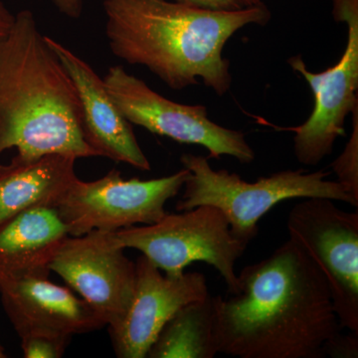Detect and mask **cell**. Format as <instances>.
Masks as SVG:
<instances>
[{
    "label": "cell",
    "instance_id": "6da1fadb",
    "mask_svg": "<svg viewBox=\"0 0 358 358\" xmlns=\"http://www.w3.org/2000/svg\"><path fill=\"white\" fill-rule=\"evenodd\" d=\"M239 292L217 296L219 353L240 358H322L341 333L320 268L291 240L238 275Z\"/></svg>",
    "mask_w": 358,
    "mask_h": 358
},
{
    "label": "cell",
    "instance_id": "7a4b0ae2",
    "mask_svg": "<svg viewBox=\"0 0 358 358\" xmlns=\"http://www.w3.org/2000/svg\"><path fill=\"white\" fill-rule=\"evenodd\" d=\"M110 51L124 62L147 67L173 90L203 81L219 96L229 91L228 40L249 24L264 26L263 3L238 10H210L167 0H105Z\"/></svg>",
    "mask_w": 358,
    "mask_h": 358
},
{
    "label": "cell",
    "instance_id": "3957f363",
    "mask_svg": "<svg viewBox=\"0 0 358 358\" xmlns=\"http://www.w3.org/2000/svg\"><path fill=\"white\" fill-rule=\"evenodd\" d=\"M11 148L20 160L96 157L84 138L76 87L28 9L0 37V157Z\"/></svg>",
    "mask_w": 358,
    "mask_h": 358
},
{
    "label": "cell",
    "instance_id": "277c9868",
    "mask_svg": "<svg viewBox=\"0 0 358 358\" xmlns=\"http://www.w3.org/2000/svg\"><path fill=\"white\" fill-rule=\"evenodd\" d=\"M180 162L189 176L176 210H190L202 205L216 207L225 214L235 236L248 245L258 234L259 221L285 200L327 199L358 206V200L338 181L327 180L329 173L324 171L307 173L303 169H288L247 182L237 173L215 171L201 155L185 154Z\"/></svg>",
    "mask_w": 358,
    "mask_h": 358
},
{
    "label": "cell",
    "instance_id": "5b68a950",
    "mask_svg": "<svg viewBox=\"0 0 358 358\" xmlns=\"http://www.w3.org/2000/svg\"><path fill=\"white\" fill-rule=\"evenodd\" d=\"M115 236L124 249L138 250L167 275L178 277L190 264L204 262L221 275L228 293L239 292L235 265L248 244L235 236L225 214L216 207L166 213L157 223L115 231Z\"/></svg>",
    "mask_w": 358,
    "mask_h": 358
},
{
    "label": "cell",
    "instance_id": "8992f818",
    "mask_svg": "<svg viewBox=\"0 0 358 358\" xmlns=\"http://www.w3.org/2000/svg\"><path fill=\"white\" fill-rule=\"evenodd\" d=\"M289 211V239L326 279L341 327L358 333V213L305 199Z\"/></svg>",
    "mask_w": 358,
    "mask_h": 358
},
{
    "label": "cell",
    "instance_id": "52a82bcc",
    "mask_svg": "<svg viewBox=\"0 0 358 358\" xmlns=\"http://www.w3.org/2000/svg\"><path fill=\"white\" fill-rule=\"evenodd\" d=\"M189 171L183 167L164 178L126 179L117 169L93 181L78 178L56 208L70 236L92 230L115 232L157 223L166 215V204L182 189Z\"/></svg>",
    "mask_w": 358,
    "mask_h": 358
},
{
    "label": "cell",
    "instance_id": "ba28073f",
    "mask_svg": "<svg viewBox=\"0 0 358 358\" xmlns=\"http://www.w3.org/2000/svg\"><path fill=\"white\" fill-rule=\"evenodd\" d=\"M103 82L115 105L131 124L178 143L201 145L213 159L230 155L242 164L255 159L245 134L212 122L205 106L169 100L122 66L110 67Z\"/></svg>",
    "mask_w": 358,
    "mask_h": 358
},
{
    "label": "cell",
    "instance_id": "9c48e42d",
    "mask_svg": "<svg viewBox=\"0 0 358 358\" xmlns=\"http://www.w3.org/2000/svg\"><path fill=\"white\" fill-rule=\"evenodd\" d=\"M334 20L348 24V45L338 64L320 73L307 69L301 56L289 59L294 71L310 85L315 105L310 117L292 128L294 155L301 164L317 166L345 136L346 117L357 108L358 0H333Z\"/></svg>",
    "mask_w": 358,
    "mask_h": 358
},
{
    "label": "cell",
    "instance_id": "30bf717a",
    "mask_svg": "<svg viewBox=\"0 0 358 358\" xmlns=\"http://www.w3.org/2000/svg\"><path fill=\"white\" fill-rule=\"evenodd\" d=\"M115 232L92 230L81 236H68L50 264L103 320L117 327L133 300L136 264L124 254Z\"/></svg>",
    "mask_w": 358,
    "mask_h": 358
},
{
    "label": "cell",
    "instance_id": "8fae6325",
    "mask_svg": "<svg viewBox=\"0 0 358 358\" xmlns=\"http://www.w3.org/2000/svg\"><path fill=\"white\" fill-rule=\"evenodd\" d=\"M133 300L117 327L109 329L115 355L145 358L164 324L181 308L208 296L206 278L199 272L167 275L147 257H138Z\"/></svg>",
    "mask_w": 358,
    "mask_h": 358
},
{
    "label": "cell",
    "instance_id": "7c38bea8",
    "mask_svg": "<svg viewBox=\"0 0 358 358\" xmlns=\"http://www.w3.org/2000/svg\"><path fill=\"white\" fill-rule=\"evenodd\" d=\"M0 300L20 338L33 334L72 338L106 327L86 301L49 281L48 275L0 281Z\"/></svg>",
    "mask_w": 358,
    "mask_h": 358
},
{
    "label": "cell",
    "instance_id": "4fadbf2b",
    "mask_svg": "<svg viewBox=\"0 0 358 358\" xmlns=\"http://www.w3.org/2000/svg\"><path fill=\"white\" fill-rule=\"evenodd\" d=\"M46 38L76 87L84 138L96 157L150 171V160L138 145L131 122L115 105L103 79L65 45L51 37Z\"/></svg>",
    "mask_w": 358,
    "mask_h": 358
},
{
    "label": "cell",
    "instance_id": "5bb4252c",
    "mask_svg": "<svg viewBox=\"0 0 358 358\" xmlns=\"http://www.w3.org/2000/svg\"><path fill=\"white\" fill-rule=\"evenodd\" d=\"M68 236L69 228L56 207H33L0 224V281L49 275Z\"/></svg>",
    "mask_w": 358,
    "mask_h": 358
},
{
    "label": "cell",
    "instance_id": "9a60e30c",
    "mask_svg": "<svg viewBox=\"0 0 358 358\" xmlns=\"http://www.w3.org/2000/svg\"><path fill=\"white\" fill-rule=\"evenodd\" d=\"M77 157L49 154L32 160L13 157L0 166V224L26 209L57 206L77 180Z\"/></svg>",
    "mask_w": 358,
    "mask_h": 358
},
{
    "label": "cell",
    "instance_id": "2e32d148",
    "mask_svg": "<svg viewBox=\"0 0 358 358\" xmlns=\"http://www.w3.org/2000/svg\"><path fill=\"white\" fill-rule=\"evenodd\" d=\"M219 355L217 296L181 308L164 324L148 358H213Z\"/></svg>",
    "mask_w": 358,
    "mask_h": 358
},
{
    "label": "cell",
    "instance_id": "e0dca14e",
    "mask_svg": "<svg viewBox=\"0 0 358 358\" xmlns=\"http://www.w3.org/2000/svg\"><path fill=\"white\" fill-rule=\"evenodd\" d=\"M352 138L348 141L345 152L334 162V173L338 180L346 192L358 200V167H357V119L353 122Z\"/></svg>",
    "mask_w": 358,
    "mask_h": 358
},
{
    "label": "cell",
    "instance_id": "ac0fdd59",
    "mask_svg": "<svg viewBox=\"0 0 358 358\" xmlns=\"http://www.w3.org/2000/svg\"><path fill=\"white\" fill-rule=\"evenodd\" d=\"M70 336L33 334L20 338L21 350L25 358H60L65 355Z\"/></svg>",
    "mask_w": 358,
    "mask_h": 358
},
{
    "label": "cell",
    "instance_id": "d6986e66",
    "mask_svg": "<svg viewBox=\"0 0 358 358\" xmlns=\"http://www.w3.org/2000/svg\"><path fill=\"white\" fill-rule=\"evenodd\" d=\"M334 358L358 357V333L350 331V334L338 333L327 341L324 346V357Z\"/></svg>",
    "mask_w": 358,
    "mask_h": 358
},
{
    "label": "cell",
    "instance_id": "ffe728a7",
    "mask_svg": "<svg viewBox=\"0 0 358 358\" xmlns=\"http://www.w3.org/2000/svg\"><path fill=\"white\" fill-rule=\"evenodd\" d=\"M185 6L210 10H238L246 7L242 0H174Z\"/></svg>",
    "mask_w": 358,
    "mask_h": 358
},
{
    "label": "cell",
    "instance_id": "44dd1931",
    "mask_svg": "<svg viewBox=\"0 0 358 358\" xmlns=\"http://www.w3.org/2000/svg\"><path fill=\"white\" fill-rule=\"evenodd\" d=\"M52 2L58 11L72 20H78L83 13V0H52Z\"/></svg>",
    "mask_w": 358,
    "mask_h": 358
},
{
    "label": "cell",
    "instance_id": "7402d4cb",
    "mask_svg": "<svg viewBox=\"0 0 358 358\" xmlns=\"http://www.w3.org/2000/svg\"><path fill=\"white\" fill-rule=\"evenodd\" d=\"M15 15L10 13L6 4L0 0V37L8 33L14 22Z\"/></svg>",
    "mask_w": 358,
    "mask_h": 358
},
{
    "label": "cell",
    "instance_id": "603a6c76",
    "mask_svg": "<svg viewBox=\"0 0 358 358\" xmlns=\"http://www.w3.org/2000/svg\"><path fill=\"white\" fill-rule=\"evenodd\" d=\"M245 3H246V6H252L262 3V2H261V0H245Z\"/></svg>",
    "mask_w": 358,
    "mask_h": 358
},
{
    "label": "cell",
    "instance_id": "cb8c5ba5",
    "mask_svg": "<svg viewBox=\"0 0 358 358\" xmlns=\"http://www.w3.org/2000/svg\"><path fill=\"white\" fill-rule=\"evenodd\" d=\"M4 357H6V353L3 352V348H2L1 345H0V358Z\"/></svg>",
    "mask_w": 358,
    "mask_h": 358
},
{
    "label": "cell",
    "instance_id": "d4e9b609",
    "mask_svg": "<svg viewBox=\"0 0 358 358\" xmlns=\"http://www.w3.org/2000/svg\"><path fill=\"white\" fill-rule=\"evenodd\" d=\"M242 1L244 2L245 6H246V3H245V0H242Z\"/></svg>",
    "mask_w": 358,
    "mask_h": 358
}]
</instances>
